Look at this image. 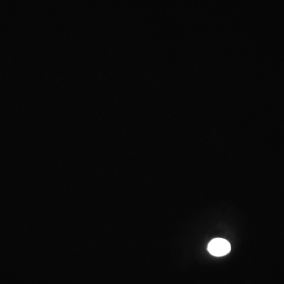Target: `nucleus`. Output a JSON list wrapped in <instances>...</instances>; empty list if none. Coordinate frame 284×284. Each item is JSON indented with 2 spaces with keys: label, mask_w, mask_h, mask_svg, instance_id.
Instances as JSON below:
<instances>
[{
  "label": "nucleus",
  "mask_w": 284,
  "mask_h": 284,
  "mask_svg": "<svg viewBox=\"0 0 284 284\" xmlns=\"http://www.w3.org/2000/svg\"><path fill=\"white\" fill-rule=\"evenodd\" d=\"M209 253L215 257H222L228 254L231 250L230 243L228 241L222 238L213 239L208 246Z\"/></svg>",
  "instance_id": "obj_1"
}]
</instances>
